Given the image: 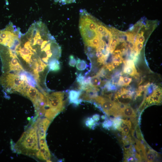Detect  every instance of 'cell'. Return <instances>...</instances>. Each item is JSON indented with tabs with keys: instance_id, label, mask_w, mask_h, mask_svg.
Here are the masks:
<instances>
[{
	"instance_id": "obj_1",
	"label": "cell",
	"mask_w": 162,
	"mask_h": 162,
	"mask_svg": "<svg viewBox=\"0 0 162 162\" xmlns=\"http://www.w3.org/2000/svg\"><path fill=\"white\" fill-rule=\"evenodd\" d=\"M16 52L18 58L32 68L38 62L48 65L52 61L58 60L61 49L46 25L39 21L32 23L26 33L22 34Z\"/></svg>"
},
{
	"instance_id": "obj_2",
	"label": "cell",
	"mask_w": 162,
	"mask_h": 162,
	"mask_svg": "<svg viewBox=\"0 0 162 162\" xmlns=\"http://www.w3.org/2000/svg\"><path fill=\"white\" fill-rule=\"evenodd\" d=\"M16 146L18 152L27 155H34L38 150L36 130L32 127L23 133L17 142Z\"/></svg>"
},
{
	"instance_id": "obj_3",
	"label": "cell",
	"mask_w": 162,
	"mask_h": 162,
	"mask_svg": "<svg viewBox=\"0 0 162 162\" xmlns=\"http://www.w3.org/2000/svg\"><path fill=\"white\" fill-rule=\"evenodd\" d=\"M0 84L8 92H17L23 95L29 85L19 75L9 72L3 73L2 75Z\"/></svg>"
},
{
	"instance_id": "obj_4",
	"label": "cell",
	"mask_w": 162,
	"mask_h": 162,
	"mask_svg": "<svg viewBox=\"0 0 162 162\" xmlns=\"http://www.w3.org/2000/svg\"><path fill=\"white\" fill-rule=\"evenodd\" d=\"M93 100L101 106L103 111L107 115L115 116H119L120 103H118L100 96H97Z\"/></svg>"
},
{
	"instance_id": "obj_5",
	"label": "cell",
	"mask_w": 162,
	"mask_h": 162,
	"mask_svg": "<svg viewBox=\"0 0 162 162\" xmlns=\"http://www.w3.org/2000/svg\"><path fill=\"white\" fill-rule=\"evenodd\" d=\"M64 93L61 92H54L50 94L47 93L45 96L46 98L45 109L51 108L59 112L62 111L64 108Z\"/></svg>"
},
{
	"instance_id": "obj_6",
	"label": "cell",
	"mask_w": 162,
	"mask_h": 162,
	"mask_svg": "<svg viewBox=\"0 0 162 162\" xmlns=\"http://www.w3.org/2000/svg\"><path fill=\"white\" fill-rule=\"evenodd\" d=\"M23 96L29 98L34 106H37L46 101V98L43 93L40 92L35 87L29 85Z\"/></svg>"
},
{
	"instance_id": "obj_7",
	"label": "cell",
	"mask_w": 162,
	"mask_h": 162,
	"mask_svg": "<svg viewBox=\"0 0 162 162\" xmlns=\"http://www.w3.org/2000/svg\"><path fill=\"white\" fill-rule=\"evenodd\" d=\"M119 116L130 118H135L136 113L133 108L130 106L125 105L124 107L120 109Z\"/></svg>"
},
{
	"instance_id": "obj_8",
	"label": "cell",
	"mask_w": 162,
	"mask_h": 162,
	"mask_svg": "<svg viewBox=\"0 0 162 162\" xmlns=\"http://www.w3.org/2000/svg\"><path fill=\"white\" fill-rule=\"evenodd\" d=\"M81 92V90L76 91L71 90L69 92V99L70 103L78 105L81 102L79 98Z\"/></svg>"
},
{
	"instance_id": "obj_9",
	"label": "cell",
	"mask_w": 162,
	"mask_h": 162,
	"mask_svg": "<svg viewBox=\"0 0 162 162\" xmlns=\"http://www.w3.org/2000/svg\"><path fill=\"white\" fill-rule=\"evenodd\" d=\"M38 158L44 160H48L50 157V154L48 147L40 148L36 153Z\"/></svg>"
},
{
	"instance_id": "obj_10",
	"label": "cell",
	"mask_w": 162,
	"mask_h": 162,
	"mask_svg": "<svg viewBox=\"0 0 162 162\" xmlns=\"http://www.w3.org/2000/svg\"><path fill=\"white\" fill-rule=\"evenodd\" d=\"M59 113L57 110L51 108L46 109L44 113L45 116L50 120L53 119Z\"/></svg>"
},
{
	"instance_id": "obj_11",
	"label": "cell",
	"mask_w": 162,
	"mask_h": 162,
	"mask_svg": "<svg viewBox=\"0 0 162 162\" xmlns=\"http://www.w3.org/2000/svg\"><path fill=\"white\" fill-rule=\"evenodd\" d=\"M50 71H57L60 69V64L58 60H54L51 62L48 65Z\"/></svg>"
},
{
	"instance_id": "obj_12",
	"label": "cell",
	"mask_w": 162,
	"mask_h": 162,
	"mask_svg": "<svg viewBox=\"0 0 162 162\" xmlns=\"http://www.w3.org/2000/svg\"><path fill=\"white\" fill-rule=\"evenodd\" d=\"M86 61L78 58L76 60V67L79 70H83L88 67Z\"/></svg>"
},
{
	"instance_id": "obj_13",
	"label": "cell",
	"mask_w": 162,
	"mask_h": 162,
	"mask_svg": "<svg viewBox=\"0 0 162 162\" xmlns=\"http://www.w3.org/2000/svg\"><path fill=\"white\" fill-rule=\"evenodd\" d=\"M123 72L125 74H127L133 76L138 74L136 68H133L127 66L125 64Z\"/></svg>"
},
{
	"instance_id": "obj_14",
	"label": "cell",
	"mask_w": 162,
	"mask_h": 162,
	"mask_svg": "<svg viewBox=\"0 0 162 162\" xmlns=\"http://www.w3.org/2000/svg\"><path fill=\"white\" fill-rule=\"evenodd\" d=\"M101 82L100 79L97 75L91 77V84L95 87L98 88L100 86L101 84Z\"/></svg>"
},
{
	"instance_id": "obj_15",
	"label": "cell",
	"mask_w": 162,
	"mask_h": 162,
	"mask_svg": "<svg viewBox=\"0 0 162 162\" xmlns=\"http://www.w3.org/2000/svg\"><path fill=\"white\" fill-rule=\"evenodd\" d=\"M157 154V152L152 150H150L148 152L146 156V160L148 162H152L155 158V155Z\"/></svg>"
},
{
	"instance_id": "obj_16",
	"label": "cell",
	"mask_w": 162,
	"mask_h": 162,
	"mask_svg": "<svg viewBox=\"0 0 162 162\" xmlns=\"http://www.w3.org/2000/svg\"><path fill=\"white\" fill-rule=\"evenodd\" d=\"M130 124L131 123L130 120L122 119V122L117 129L121 131L126 126Z\"/></svg>"
},
{
	"instance_id": "obj_17",
	"label": "cell",
	"mask_w": 162,
	"mask_h": 162,
	"mask_svg": "<svg viewBox=\"0 0 162 162\" xmlns=\"http://www.w3.org/2000/svg\"><path fill=\"white\" fill-rule=\"evenodd\" d=\"M85 77V76H83L81 74L77 75L76 80L77 82L80 85H83V81Z\"/></svg>"
},
{
	"instance_id": "obj_18",
	"label": "cell",
	"mask_w": 162,
	"mask_h": 162,
	"mask_svg": "<svg viewBox=\"0 0 162 162\" xmlns=\"http://www.w3.org/2000/svg\"><path fill=\"white\" fill-rule=\"evenodd\" d=\"M69 64L70 66L74 67L76 64V61L74 57L72 55L69 56Z\"/></svg>"
},
{
	"instance_id": "obj_19",
	"label": "cell",
	"mask_w": 162,
	"mask_h": 162,
	"mask_svg": "<svg viewBox=\"0 0 162 162\" xmlns=\"http://www.w3.org/2000/svg\"><path fill=\"white\" fill-rule=\"evenodd\" d=\"M131 126V124L126 126L121 131L123 135L125 136L128 134Z\"/></svg>"
},
{
	"instance_id": "obj_20",
	"label": "cell",
	"mask_w": 162,
	"mask_h": 162,
	"mask_svg": "<svg viewBox=\"0 0 162 162\" xmlns=\"http://www.w3.org/2000/svg\"><path fill=\"white\" fill-rule=\"evenodd\" d=\"M143 32H142L140 34H139V35H138V36L137 37L136 39V40L134 43H137L139 42L143 43L144 42L145 40V38L143 35Z\"/></svg>"
},
{
	"instance_id": "obj_21",
	"label": "cell",
	"mask_w": 162,
	"mask_h": 162,
	"mask_svg": "<svg viewBox=\"0 0 162 162\" xmlns=\"http://www.w3.org/2000/svg\"><path fill=\"white\" fill-rule=\"evenodd\" d=\"M122 121V119L119 118H115L113 121V126L116 128L118 129Z\"/></svg>"
},
{
	"instance_id": "obj_22",
	"label": "cell",
	"mask_w": 162,
	"mask_h": 162,
	"mask_svg": "<svg viewBox=\"0 0 162 162\" xmlns=\"http://www.w3.org/2000/svg\"><path fill=\"white\" fill-rule=\"evenodd\" d=\"M55 1L65 4L74 2L76 0H54Z\"/></svg>"
},
{
	"instance_id": "obj_23",
	"label": "cell",
	"mask_w": 162,
	"mask_h": 162,
	"mask_svg": "<svg viewBox=\"0 0 162 162\" xmlns=\"http://www.w3.org/2000/svg\"><path fill=\"white\" fill-rule=\"evenodd\" d=\"M161 89L160 87H158L156 89L153 91V92L152 94L161 98Z\"/></svg>"
},
{
	"instance_id": "obj_24",
	"label": "cell",
	"mask_w": 162,
	"mask_h": 162,
	"mask_svg": "<svg viewBox=\"0 0 162 162\" xmlns=\"http://www.w3.org/2000/svg\"><path fill=\"white\" fill-rule=\"evenodd\" d=\"M112 61L117 62L120 64L122 63L123 61V58L121 56L114 55Z\"/></svg>"
},
{
	"instance_id": "obj_25",
	"label": "cell",
	"mask_w": 162,
	"mask_h": 162,
	"mask_svg": "<svg viewBox=\"0 0 162 162\" xmlns=\"http://www.w3.org/2000/svg\"><path fill=\"white\" fill-rule=\"evenodd\" d=\"M124 62L127 66L133 68H135L134 63L133 61L131 60H129L124 61Z\"/></svg>"
},
{
	"instance_id": "obj_26",
	"label": "cell",
	"mask_w": 162,
	"mask_h": 162,
	"mask_svg": "<svg viewBox=\"0 0 162 162\" xmlns=\"http://www.w3.org/2000/svg\"><path fill=\"white\" fill-rule=\"evenodd\" d=\"M153 96V103H160L161 98L152 94Z\"/></svg>"
},
{
	"instance_id": "obj_27",
	"label": "cell",
	"mask_w": 162,
	"mask_h": 162,
	"mask_svg": "<svg viewBox=\"0 0 162 162\" xmlns=\"http://www.w3.org/2000/svg\"><path fill=\"white\" fill-rule=\"evenodd\" d=\"M123 82L125 85H128L132 81V79L127 77H123Z\"/></svg>"
},
{
	"instance_id": "obj_28",
	"label": "cell",
	"mask_w": 162,
	"mask_h": 162,
	"mask_svg": "<svg viewBox=\"0 0 162 162\" xmlns=\"http://www.w3.org/2000/svg\"><path fill=\"white\" fill-rule=\"evenodd\" d=\"M112 124V122L110 120H107L105 121L103 124L104 127L108 128L110 127Z\"/></svg>"
},
{
	"instance_id": "obj_29",
	"label": "cell",
	"mask_w": 162,
	"mask_h": 162,
	"mask_svg": "<svg viewBox=\"0 0 162 162\" xmlns=\"http://www.w3.org/2000/svg\"><path fill=\"white\" fill-rule=\"evenodd\" d=\"M94 120L92 118L88 119L86 122V124L89 127H91L94 124Z\"/></svg>"
},
{
	"instance_id": "obj_30",
	"label": "cell",
	"mask_w": 162,
	"mask_h": 162,
	"mask_svg": "<svg viewBox=\"0 0 162 162\" xmlns=\"http://www.w3.org/2000/svg\"><path fill=\"white\" fill-rule=\"evenodd\" d=\"M149 85V83H148L145 85L139 86L138 87V91L142 92L144 91Z\"/></svg>"
},
{
	"instance_id": "obj_31",
	"label": "cell",
	"mask_w": 162,
	"mask_h": 162,
	"mask_svg": "<svg viewBox=\"0 0 162 162\" xmlns=\"http://www.w3.org/2000/svg\"><path fill=\"white\" fill-rule=\"evenodd\" d=\"M123 77L122 76L120 77L119 79L118 80V84L120 86H125V84L123 81Z\"/></svg>"
},
{
	"instance_id": "obj_32",
	"label": "cell",
	"mask_w": 162,
	"mask_h": 162,
	"mask_svg": "<svg viewBox=\"0 0 162 162\" xmlns=\"http://www.w3.org/2000/svg\"><path fill=\"white\" fill-rule=\"evenodd\" d=\"M112 53L114 55L122 56V52L120 50H114Z\"/></svg>"
},
{
	"instance_id": "obj_33",
	"label": "cell",
	"mask_w": 162,
	"mask_h": 162,
	"mask_svg": "<svg viewBox=\"0 0 162 162\" xmlns=\"http://www.w3.org/2000/svg\"><path fill=\"white\" fill-rule=\"evenodd\" d=\"M111 63L114 69L117 66H119L120 64L118 62L113 61H112Z\"/></svg>"
},
{
	"instance_id": "obj_34",
	"label": "cell",
	"mask_w": 162,
	"mask_h": 162,
	"mask_svg": "<svg viewBox=\"0 0 162 162\" xmlns=\"http://www.w3.org/2000/svg\"><path fill=\"white\" fill-rule=\"evenodd\" d=\"M92 119L94 120L97 121L99 120V116L98 115L96 114L93 116Z\"/></svg>"
},
{
	"instance_id": "obj_35",
	"label": "cell",
	"mask_w": 162,
	"mask_h": 162,
	"mask_svg": "<svg viewBox=\"0 0 162 162\" xmlns=\"http://www.w3.org/2000/svg\"><path fill=\"white\" fill-rule=\"evenodd\" d=\"M121 97H122V98L124 99H127V98H129V97L125 93H123V94H122L121 95Z\"/></svg>"
}]
</instances>
